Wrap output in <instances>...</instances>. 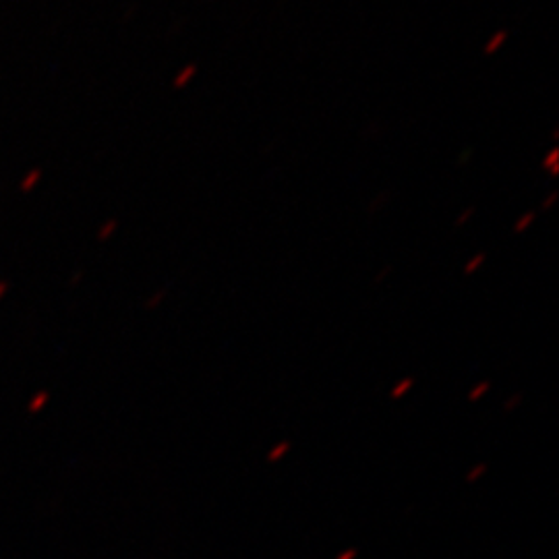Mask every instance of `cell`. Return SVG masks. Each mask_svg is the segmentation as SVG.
<instances>
[{"instance_id": "cell-4", "label": "cell", "mask_w": 559, "mask_h": 559, "mask_svg": "<svg viewBox=\"0 0 559 559\" xmlns=\"http://www.w3.org/2000/svg\"><path fill=\"white\" fill-rule=\"evenodd\" d=\"M543 170H547L551 177H558L559 175V150L558 147H554L547 156H545V160H543Z\"/></svg>"}, {"instance_id": "cell-9", "label": "cell", "mask_w": 559, "mask_h": 559, "mask_svg": "<svg viewBox=\"0 0 559 559\" xmlns=\"http://www.w3.org/2000/svg\"><path fill=\"white\" fill-rule=\"evenodd\" d=\"M483 260H485V255L479 253V258H475V260L468 263V270H466V272H475V267H479L480 263H483Z\"/></svg>"}, {"instance_id": "cell-5", "label": "cell", "mask_w": 559, "mask_h": 559, "mask_svg": "<svg viewBox=\"0 0 559 559\" xmlns=\"http://www.w3.org/2000/svg\"><path fill=\"white\" fill-rule=\"evenodd\" d=\"M537 221V214L535 212H526V214H522L519 221L514 222V233L520 235V233H524L526 228H531L533 226V222Z\"/></svg>"}, {"instance_id": "cell-11", "label": "cell", "mask_w": 559, "mask_h": 559, "mask_svg": "<svg viewBox=\"0 0 559 559\" xmlns=\"http://www.w3.org/2000/svg\"><path fill=\"white\" fill-rule=\"evenodd\" d=\"M551 140H554V141H558L559 140V131H558V129H556V131H554V138H551Z\"/></svg>"}, {"instance_id": "cell-6", "label": "cell", "mask_w": 559, "mask_h": 559, "mask_svg": "<svg viewBox=\"0 0 559 559\" xmlns=\"http://www.w3.org/2000/svg\"><path fill=\"white\" fill-rule=\"evenodd\" d=\"M475 214H477V207H475V205H468L462 214H459V218H456V226H464L466 222L473 221V218H475Z\"/></svg>"}, {"instance_id": "cell-7", "label": "cell", "mask_w": 559, "mask_h": 559, "mask_svg": "<svg viewBox=\"0 0 559 559\" xmlns=\"http://www.w3.org/2000/svg\"><path fill=\"white\" fill-rule=\"evenodd\" d=\"M117 226H119V222H117V218H112V221L106 222V224L102 226L100 235H98V237H100V240H106L108 239V237H110V235H115Z\"/></svg>"}, {"instance_id": "cell-10", "label": "cell", "mask_w": 559, "mask_h": 559, "mask_svg": "<svg viewBox=\"0 0 559 559\" xmlns=\"http://www.w3.org/2000/svg\"><path fill=\"white\" fill-rule=\"evenodd\" d=\"M468 158H471V150H464V152H462V158H459V164H464Z\"/></svg>"}, {"instance_id": "cell-8", "label": "cell", "mask_w": 559, "mask_h": 559, "mask_svg": "<svg viewBox=\"0 0 559 559\" xmlns=\"http://www.w3.org/2000/svg\"><path fill=\"white\" fill-rule=\"evenodd\" d=\"M559 200V193L558 191H554V193H549V198L547 200H543V203H540V210L543 212H547V210H551L554 207V203Z\"/></svg>"}, {"instance_id": "cell-3", "label": "cell", "mask_w": 559, "mask_h": 559, "mask_svg": "<svg viewBox=\"0 0 559 559\" xmlns=\"http://www.w3.org/2000/svg\"><path fill=\"white\" fill-rule=\"evenodd\" d=\"M41 177H44V173H41L40 168L29 170V173L23 177V180H21V193H29V191H34V189H36V185L40 182Z\"/></svg>"}, {"instance_id": "cell-1", "label": "cell", "mask_w": 559, "mask_h": 559, "mask_svg": "<svg viewBox=\"0 0 559 559\" xmlns=\"http://www.w3.org/2000/svg\"><path fill=\"white\" fill-rule=\"evenodd\" d=\"M198 71H200V69H198V64H193V62L187 64V67H182L179 73L175 75V80H173V87H175V90H185L191 81L198 78Z\"/></svg>"}, {"instance_id": "cell-2", "label": "cell", "mask_w": 559, "mask_h": 559, "mask_svg": "<svg viewBox=\"0 0 559 559\" xmlns=\"http://www.w3.org/2000/svg\"><path fill=\"white\" fill-rule=\"evenodd\" d=\"M508 32L506 29H500V32H496L487 44H485V48H483V55H487V57H491V55H496L498 50H500L501 46L508 41Z\"/></svg>"}]
</instances>
